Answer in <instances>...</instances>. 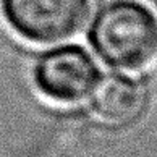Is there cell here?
<instances>
[{
	"label": "cell",
	"mask_w": 157,
	"mask_h": 157,
	"mask_svg": "<svg viewBox=\"0 0 157 157\" xmlns=\"http://www.w3.org/2000/svg\"><path fill=\"white\" fill-rule=\"evenodd\" d=\"M88 40L109 67L143 70L157 55V13L141 0H110L96 11Z\"/></svg>",
	"instance_id": "6da1fadb"
},
{
	"label": "cell",
	"mask_w": 157,
	"mask_h": 157,
	"mask_svg": "<svg viewBox=\"0 0 157 157\" xmlns=\"http://www.w3.org/2000/svg\"><path fill=\"white\" fill-rule=\"evenodd\" d=\"M146 102L143 83L128 73H110L101 78L91 94L92 115L113 128L135 123L144 112Z\"/></svg>",
	"instance_id": "277c9868"
},
{
	"label": "cell",
	"mask_w": 157,
	"mask_h": 157,
	"mask_svg": "<svg viewBox=\"0 0 157 157\" xmlns=\"http://www.w3.org/2000/svg\"><path fill=\"white\" fill-rule=\"evenodd\" d=\"M91 8L92 0H2V13L10 29L40 45L76 36Z\"/></svg>",
	"instance_id": "7a4b0ae2"
},
{
	"label": "cell",
	"mask_w": 157,
	"mask_h": 157,
	"mask_svg": "<svg viewBox=\"0 0 157 157\" xmlns=\"http://www.w3.org/2000/svg\"><path fill=\"white\" fill-rule=\"evenodd\" d=\"M101 68L88 50L65 44L44 50L33 67V81L45 99L57 104H79L94 92Z\"/></svg>",
	"instance_id": "3957f363"
}]
</instances>
